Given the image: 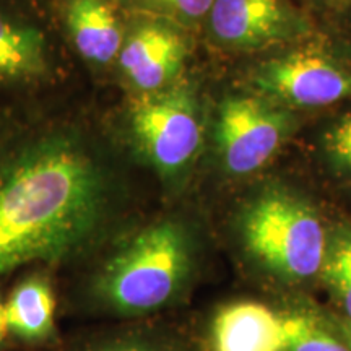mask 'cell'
Here are the masks:
<instances>
[{
	"mask_svg": "<svg viewBox=\"0 0 351 351\" xmlns=\"http://www.w3.org/2000/svg\"><path fill=\"white\" fill-rule=\"evenodd\" d=\"M328 2H333V3H339V2H345V0H328Z\"/></svg>",
	"mask_w": 351,
	"mask_h": 351,
	"instance_id": "cell-20",
	"label": "cell"
},
{
	"mask_svg": "<svg viewBox=\"0 0 351 351\" xmlns=\"http://www.w3.org/2000/svg\"><path fill=\"white\" fill-rule=\"evenodd\" d=\"M108 179L70 135H47L0 163V275L78 251L108 212Z\"/></svg>",
	"mask_w": 351,
	"mask_h": 351,
	"instance_id": "cell-1",
	"label": "cell"
},
{
	"mask_svg": "<svg viewBox=\"0 0 351 351\" xmlns=\"http://www.w3.org/2000/svg\"><path fill=\"white\" fill-rule=\"evenodd\" d=\"M47 60L43 34L0 13V83L39 78L47 72Z\"/></svg>",
	"mask_w": 351,
	"mask_h": 351,
	"instance_id": "cell-11",
	"label": "cell"
},
{
	"mask_svg": "<svg viewBox=\"0 0 351 351\" xmlns=\"http://www.w3.org/2000/svg\"><path fill=\"white\" fill-rule=\"evenodd\" d=\"M256 83L265 93L301 108L330 106L351 96V70L314 49L271 59L258 69Z\"/></svg>",
	"mask_w": 351,
	"mask_h": 351,
	"instance_id": "cell-6",
	"label": "cell"
},
{
	"mask_svg": "<svg viewBox=\"0 0 351 351\" xmlns=\"http://www.w3.org/2000/svg\"><path fill=\"white\" fill-rule=\"evenodd\" d=\"M7 330V320H5V306L0 302V341L3 340V335H5Z\"/></svg>",
	"mask_w": 351,
	"mask_h": 351,
	"instance_id": "cell-18",
	"label": "cell"
},
{
	"mask_svg": "<svg viewBox=\"0 0 351 351\" xmlns=\"http://www.w3.org/2000/svg\"><path fill=\"white\" fill-rule=\"evenodd\" d=\"M322 270L351 322V231L339 232L327 245Z\"/></svg>",
	"mask_w": 351,
	"mask_h": 351,
	"instance_id": "cell-14",
	"label": "cell"
},
{
	"mask_svg": "<svg viewBox=\"0 0 351 351\" xmlns=\"http://www.w3.org/2000/svg\"><path fill=\"white\" fill-rule=\"evenodd\" d=\"M184 57L186 43L178 33L161 25H147L122 44L119 65L135 88L155 91L178 73Z\"/></svg>",
	"mask_w": 351,
	"mask_h": 351,
	"instance_id": "cell-8",
	"label": "cell"
},
{
	"mask_svg": "<svg viewBox=\"0 0 351 351\" xmlns=\"http://www.w3.org/2000/svg\"><path fill=\"white\" fill-rule=\"evenodd\" d=\"M326 143L335 163L351 171V114L340 119L328 130Z\"/></svg>",
	"mask_w": 351,
	"mask_h": 351,
	"instance_id": "cell-15",
	"label": "cell"
},
{
	"mask_svg": "<svg viewBox=\"0 0 351 351\" xmlns=\"http://www.w3.org/2000/svg\"><path fill=\"white\" fill-rule=\"evenodd\" d=\"M95 351H163L147 343H137V341H117V343L103 345Z\"/></svg>",
	"mask_w": 351,
	"mask_h": 351,
	"instance_id": "cell-17",
	"label": "cell"
},
{
	"mask_svg": "<svg viewBox=\"0 0 351 351\" xmlns=\"http://www.w3.org/2000/svg\"><path fill=\"white\" fill-rule=\"evenodd\" d=\"M54 296L44 280L29 278L5 304L7 328L23 339H43L54 326Z\"/></svg>",
	"mask_w": 351,
	"mask_h": 351,
	"instance_id": "cell-12",
	"label": "cell"
},
{
	"mask_svg": "<svg viewBox=\"0 0 351 351\" xmlns=\"http://www.w3.org/2000/svg\"><path fill=\"white\" fill-rule=\"evenodd\" d=\"M285 351H351L345 340L333 337L317 319L307 314L285 315Z\"/></svg>",
	"mask_w": 351,
	"mask_h": 351,
	"instance_id": "cell-13",
	"label": "cell"
},
{
	"mask_svg": "<svg viewBox=\"0 0 351 351\" xmlns=\"http://www.w3.org/2000/svg\"><path fill=\"white\" fill-rule=\"evenodd\" d=\"M152 5L165 8L187 20H197L212 10L215 0H147Z\"/></svg>",
	"mask_w": 351,
	"mask_h": 351,
	"instance_id": "cell-16",
	"label": "cell"
},
{
	"mask_svg": "<svg viewBox=\"0 0 351 351\" xmlns=\"http://www.w3.org/2000/svg\"><path fill=\"white\" fill-rule=\"evenodd\" d=\"M210 25L218 41L236 49H262L288 41L301 29L283 0H215Z\"/></svg>",
	"mask_w": 351,
	"mask_h": 351,
	"instance_id": "cell-7",
	"label": "cell"
},
{
	"mask_svg": "<svg viewBox=\"0 0 351 351\" xmlns=\"http://www.w3.org/2000/svg\"><path fill=\"white\" fill-rule=\"evenodd\" d=\"M212 351H285V315L258 302H232L215 315Z\"/></svg>",
	"mask_w": 351,
	"mask_h": 351,
	"instance_id": "cell-9",
	"label": "cell"
},
{
	"mask_svg": "<svg viewBox=\"0 0 351 351\" xmlns=\"http://www.w3.org/2000/svg\"><path fill=\"white\" fill-rule=\"evenodd\" d=\"M132 132L145 156L163 174H176L194 160L202 142L199 111L186 90H171L132 109Z\"/></svg>",
	"mask_w": 351,
	"mask_h": 351,
	"instance_id": "cell-4",
	"label": "cell"
},
{
	"mask_svg": "<svg viewBox=\"0 0 351 351\" xmlns=\"http://www.w3.org/2000/svg\"><path fill=\"white\" fill-rule=\"evenodd\" d=\"M289 125L287 114L265 101L252 96L228 98L219 108L217 124L226 168L234 174L261 169L282 147Z\"/></svg>",
	"mask_w": 351,
	"mask_h": 351,
	"instance_id": "cell-5",
	"label": "cell"
},
{
	"mask_svg": "<svg viewBox=\"0 0 351 351\" xmlns=\"http://www.w3.org/2000/svg\"><path fill=\"white\" fill-rule=\"evenodd\" d=\"M341 330H343V340L346 341V345H348L351 350V322L350 320H346L343 326H341Z\"/></svg>",
	"mask_w": 351,
	"mask_h": 351,
	"instance_id": "cell-19",
	"label": "cell"
},
{
	"mask_svg": "<svg viewBox=\"0 0 351 351\" xmlns=\"http://www.w3.org/2000/svg\"><path fill=\"white\" fill-rule=\"evenodd\" d=\"M67 28L88 62L106 65L122 49V29L108 0H67Z\"/></svg>",
	"mask_w": 351,
	"mask_h": 351,
	"instance_id": "cell-10",
	"label": "cell"
},
{
	"mask_svg": "<svg viewBox=\"0 0 351 351\" xmlns=\"http://www.w3.org/2000/svg\"><path fill=\"white\" fill-rule=\"evenodd\" d=\"M191 270L187 232L174 221L145 228L101 270L96 291L116 311L142 314L166 304Z\"/></svg>",
	"mask_w": 351,
	"mask_h": 351,
	"instance_id": "cell-2",
	"label": "cell"
},
{
	"mask_svg": "<svg viewBox=\"0 0 351 351\" xmlns=\"http://www.w3.org/2000/svg\"><path fill=\"white\" fill-rule=\"evenodd\" d=\"M241 232L247 251L287 280L311 278L322 270L327 239L311 205L287 191L263 192L244 208Z\"/></svg>",
	"mask_w": 351,
	"mask_h": 351,
	"instance_id": "cell-3",
	"label": "cell"
}]
</instances>
